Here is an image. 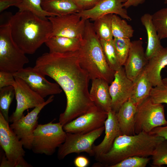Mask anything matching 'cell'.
I'll return each instance as SVG.
<instances>
[{
	"label": "cell",
	"mask_w": 167,
	"mask_h": 167,
	"mask_svg": "<svg viewBox=\"0 0 167 167\" xmlns=\"http://www.w3.org/2000/svg\"><path fill=\"white\" fill-rule=\"evenodd\" d=\"M52 27L50 36H59L82 39L86 20L77 13L47 17Z\"/></svg>",
	"instance_id": "obj_11"
},
{
	"label": "cell",
	"mask_w": 167,
	"mask_h": 167,
	"mask_svg": "<svg viewBox=\"0 0 167 167\" xmlns=\"http://www.w3.org/2000/svg\"><path fill=\"white\" fill-rule=\"evenodd\" d=\"M82 40V39L52 36L49 38L45 44L49 48V52L64 53L78 51Z\"/></svg>",
	"instance_id": "obj_22"
},
{
	"label": "cell",
	"mask_w": 167,
	"mask_h": 167,
	"mask_svg": "<svg viewBox=\"0 0 167 167\" xmlns=\"http://www.w3.org/2000/svg\"><path fill=\"white\" fill-rule=\"evenodd\" d=\"M143 44L140 40L131 41L128 56L124 66L127 76L133 82L143 72L148 61Z\"/></svg>",
	"instance_id": "obj_17"
},
{
	"label": "cell",
	"mask_w": 167,
	"mask_h": 167,
	"mask_svg": "<svg viewBox=\"0 0 167 167\" xmlns=\"http://www.w3.org/2000/svg\"><path fill=\"white\" fill-rule=\"evenodd\" d=\"M92 80L89 92L91 99L97 107L108 113L111 110L112 100L109 92V84L101 79Z\"/></svg>",
	"instance_id": "obj_20"
},
{
	"label": "cell",
	"mask_w": 167,
	"mask_h": 167,
	"mask_svg": "<svg viewBox=\"0 0 167 167\" xmlns=\"http://www.w3.org/2000/svg\"><path fill=\"white\" fill-rule=\"evenodd\" d=\"M7 22L13 40L25 54H34L52 32V25L47 18H41L29 11H18Z\"/></svg>",
	"instance_id": "obj_2"
},
{
	"label": "cell",
	"mask_w": 167,
	"mask_h": 167,
	"mask_svg": "<svg viewBox=\"0 0 167 167\" xmlns=\"http://www.w3.org/2000/svg\"><path fill=\"white\" fill-rule=\"evenodd\" d=\"M164 3L165 4H167V0H164Z\"/></svg>",
	"instance_id": "obj_42"
},
{
	"label": "cell",
	"mask_w": 167,
	"mask_h": 167,
	"mask_svg": "<svg viewBox=\"0 0 167 167\" xmlns=\"http://www.w3.org/2000/svg\"><path fill=\"white\" fill-rule=\"evenodd\" d=\"M137 105L130 99L120 108L116 115L122 135H132L135 132V116Z\"/></svg>",
	"instance_id": "obj_21"
},
{
	"label": "cell",
	"mask_w": 167,
	"mask_h": 167,
	"mask_svg": "<svg viewBox=\"0 0 167 167\" xmlns=\"http://www.w3.org/2000/svg\"><path fill=\"white\" fill-rule=\"evenodd\" d=\"M114 46L120 65L124 66L128 58L131 41L129 38H114Z\"/></svg>",
	"instance_id": "obj_32"
},
{
	"label": "cell",
	"mask_w": 167,
	"mask_h": 167,
	"mask_svg": "<svg viewBox=\"0 0 167 167\" xmlns=\"http://www.w3.org/2000/svg\"><path fill=\"white\" fill-rule=\"evenodd\" d=\"M167 125L164 107L154 103L149 96L137 106L135 116V132H150L155 127Z\"/></svg>",
	"instance_id": "obj_8"
},
{
	"label": "cell",
	"mask_w": 167,
	"mask_h": 167,
	"mask_svg": "<svg viewBox=\"0 0 167 167\" xmlns=\"http://www.w3.org/2000/svg\"><path fill=\"white\" fill-rule=\"evenodd\" d=\"M34 67L54 79L64 91L66 106L59 118L63 126L96 107L88 91L90 79L79 64L78 51L44 53L37 59Z\"/></svg>",
	"instance_id": "obj_1"
},
{
	"label": "cell",
	"mask_w": 167,
	"mask_h": 167,
	"mask_svg": "<svg viewBox=\"0 0 167 167\" xmlns=\"http://www.w3.org/2000/svg\"><path fill=\"white\" fill-rule=\"evenodd\" d=\"M106 61L114 71L121 67L115 51L113 39L110 40H100Z\"/></svg>",
	"instance_id": "obj_29"
},
{
	"label": "cell",
	"mask_w": 167,
	"mask_h": 167,
	"mask_svg": "<svg viewBox=\"0 0 167 167\" xmlns=\"http://www.w3.org/2000/svg\"><path fill=\"white\" fill-rule=\"evenodd\" d=\"M21 2V0H0V12L11 6L16 7Z\"/></svg>",
	"instance_id": "obj_38"
},
{
	"label": "cell",
	"mask_w": 167,
	"mask_h": 167,
	"mask_svg": "<svg viewBox=\"0 0 167 167\" xmlns=\"http://www.w3.org/2000/svg\"><path fill=\"white\" fill-rule=\"evenodd\" d=\"M15 96L13 86H6L0 89V113L8 122L9 107Z\"/></svg>",
	"instance_id": "obj_30"
},
{
	"label": "cell",
	"mask_w": 167,
	"mask_h": 167,
	"mask_svg": "<svg viewBox=\"0 0 167 167\" xmlns=\"http://www.w3.org/2000/svg\"><path fill=\"white\" fill-rule=\"evenodd\" d=\"M13 86L15 92L16 106L9 117V122L13 123L19 119L27 109L34 108L45 102L44 98L32 89L21 78L15 76Z\"/></svg>",
	"instance_id": "obj_12"
},
{
	"label": "cell",
	"mask_w": 167,
	"mask_h": 167,
	"mask_svg": "<svg viewBox=\"0 0 167 167\" xmlns=\"http://www.w3.org/2000/svg\"><path fill=\"white\" fill-rule=\"evenodd\" d=\"M113 14L105 15L94 21L93 26L99 39L106 40L113 39L112 30V19Z\"/></svg>",
	"instance_id": "obj_26"
},
{
	"label": "cell",
	"mask_w": 167,
	"mask_h": 167,
	"mask_svg": "<svg viewBox=\"0 0 167 167\" xmlns=\"http://www.w3.org/2000/svg\"><path fill=\"white\" fill-rule=\"evenodd\" d=\"M149 96L155 103L167 104V78L162 79L160 84L152 88Z\"/></svg>",
	"instance_id": "obj_34"
},
{
	"label": "cell",
	"mask_w": 167,
	"mask_h": 167,
	"mask_svg": "<svg viewBox=\"0 0 167 167\" xmlns=\"http://www.w3.org/2000/svg\"><path fill=\"white\" fill-rule=\"evenodd\" d=\"M152 156L153 166L167 165V139H165L158 145Z\"/></svg>",
	"instance_id": "obj_33"
},
{
	"label": "cell",
	"mask_w": 167,
	"mask_h": 167,
	"mask_svg": "<svg viewBox=\"0 0 167 167\" xmlns=\"http://www.w3.org/2000/svg\"><path fill=\"white\" fill-rule=\"evenodd\" d=\"M74 163L76 167H86L89 164L88 159L83 156H79L74 159Z\"/></svg>",
	"instance_id": "obj_40"
},
{
	"label": "cell",
	"mask_w": 167,
	"mask_h": 167,
	"mask_svg": "<svg viewBox=\"0 0 167 167\" xmlns=\"http://www.w3.org/2000/svg\"><path fill=\"white\" fill-rule=\"evenodd\" d=\"M25 54L11 36L8 22L0 26V71L13 74L24 68L29 62Z\"/></svg>",
	"instance_id": "obj_6"
},
{
	"label": "cell",
	"mask_w": 167,
	"mask_h": 167,
	"mask_svg": "<svg viewBox=\"0 0 167 167\" xmlns=\"http://www.w3.org/2000/svg\"><path fill=\"white\" fill-rule=\"evenodd\" d=\"M54 97V95H50L43 103L33 108L26 115L24 114L10 125L24 148L31 150L34 133L38 125V115L45 106L53 101Z\"/></svg>",
	"instance_id": "obj_10"
},
{
	"label": "cell",
	"mask_w": 167,
	"mask_h": 167,
	"mask_svg": "<svg viewBox=\"0 0 167 167\" xmlns=\"http://www.w3.org/2000/svg\"><path fill=\"white\" fill-rule=\"evenodd\" d=\"M112 30L113 38L130 39L133 36L134 33L132 27L116 14L112 16Z\"/></svg>",
	"instance_id": "obj_27"
},
{
	"label": "cell",
	"mask_w": 167,
	"mask_h": 167,
	"mask_svg": "<svg viewBox=\"0 0 167 167\" xmlns=\"http://www.w3.org/2000/svg\"><path fill=\"white\" fill-rule=\"evenodd\" d=\"M165 139L159 136L142 131L132 135L117 137L109 151L96 160L93 167H111L130 156H152L155 149Z\"/></svg>",
	"instance_id": "obj_3"
},
{
	"label": "cell",
	"mask_w": 167,
	"mask_h": 167,
	"mask_svg": "<svg viewBox=\"0 0 167 167\" xmlns=\"http://www.w3.org/2000/svg\"><path fill=\"white\" fill-rule=\"evenodd\" d=\"M15 82V79L13 74L0 71V89L5 87L13 86Z\"/></svg>",
	"instance_id": "obj_36"
},
{
	"label": "cell",
	"mask_w": 167,
	"mask_h": 167,
	"mask_svg": "<svg viewBox=\"0 0 167 167\" xmlns=\"http://www.w3.org/2000/svg\"><path fill=\"white\" fill-rule=\"evenodd\" d=\"M81 11L88 10L94 7L101 0H73Z\"/></svg>",
	"instance_id": "obj_37"
},
{
	"label": "cell",
	"mask_w": 167,
	"mask_h": 167,
	"mask_svg": "<svg viewBox=\"0 0 167 167\" xmlns=\"http://www.w3.org/2000/svg\"><path fill=\"white\" fill-rule=\"evenodd\" d=\"M66 136L59 122L38 124L34 133L31 150L35 154L51 156L63 143Z\"/></svg>",
	"instance_id": "obj_7"
},
{
	"label": "cell",
	"mask_w": 167,
	"mask_h": 167,
	"mask_svg": "<svg viewBox=\"0 0 167 167\" xmlns=\"http://www.w3.org/2000/svg\"><path fill=\"white\" fill-rule=\"evenodd\" d=\"M134 82L126 76L124 67L115 71L114 78L109 86L111 98V110L117 113L121 106L131 97Z\"/></svg>",
	"instance_id": "obj_15"
},
{
	"label": "cell",
	"mask_w": 167,
	"mask_h": 167,
	"mask_svg": "<svg viewBox=\"0 0 167 167\" xmlns=\"http://www.w3.org/2000/svg\"><path fill=\"white\" fill-rule=\"evenodd\" d=\"M133 82V92L129 99L138 106L149 96L153 86L144 71Z\"/></svg>",
	"instance_id": "obj_25"
},
{
	"label": "cell",
	"mask_w": 167,
	"mask_h": 167,
	"mask_svg": "<svg viewBox=\"0 0 167 167\" xmlns=\"http://www.w3.org/2000/svg\"><path fill=\"white\" fill-rule=\"evenodd\" d=\"M150 160L148 157L132 156L126 158L111 167H145Z\"/></svg>",
	"instance_id": "obj_35"
},
{
	"label": "cell",
	"mask_w": 167,
	"mask_h": 167,
	"mask_svg": "<svg viewBox=\"0 0 167 167\" xmlns=\"http://www.w3.org/2000/svg\"><path fill=\"white\" fill-rule=\"evenodd\" d=\"M105 129L104 126L86 133H66L65 141L58 148L57 157L62 160L72 153H87L93 156L92 147L95 141L102 134Z\"/></svg>",
	"instance_id": "obj_9"
},
{
	"label": "cell",
	"mask_w": 167,
	"mask_h": 167,
	"mask_svg": "<svg viewBox=\"0 0 167 167\" xmlns=\"http://www.w3.org/2000/svg\"><path fill=\"white\" fill-rule=\"evenodd\" d=\"M79 63L90 79H101L110 84L115 71L105 59L100 39L89 19L86 20L81 44L78 51Z\"/></svg>",
	"instance_id": "obj_4"
},
{
	"label": "cell",
	"mask_w": 167,
	"mask_h": 167,
	"mask_svg": "<svg viewBox=\"0 0 167 167\" xmlns=\"http://www.w3.org/2000/svg\"><path fill=\"white\" fill-rule=\"evenodd\" d=\"M13 75L23 80L32 89L44 98L49 95L60 94L62 92L57 83L48 81L45 76L34 67L23 68Z\"/></svg>",
	"instance_id": "obj_13"
},
{
	"label": "cell",
	"mask_w": 167,
	"mask_h": 167,
	"mask_svg": "<svg viewBox=\"0 0 167 167\" xmlns=\"http://www.w3.org/2000/svg\"><path fill=\"white\" fill-rule=\"evenodd\" d=\"M149 133L156 135L167 139V125L165 126H160L153 129Z\"/></svg>",
	"instance_id": "obj_39"
},
{
	"label": "cell",
	"mask_w": 167,
	"mask_h": 167,
	"mask_svg": "<svg viewBox=\"0 0 167 167\" xmlns=\"http://www.w3.org/2000/svg\"><path fill=\"white\" fill-rule=\"evenodd\" d=\"M41 2V0H21V2L16 7L19 11H29L43 18L54 16L42 9Z\"/></svg>",
	"instance_id": "obj_31"
},
{
	"label": "cell",
	"mask_w": 167,
	"mask_h": 167,
	"mask_svg": "<svg viewBox=\"0 0 167 167\" xmlns=\"http://www.w3.org/2000/svg\"><path fill=\"white\" fill-rule=\"evenodd\" d=\"M41 6L45 11L54 16L75 13L80 11L73 0H48L42 2Z\"/></svg>",
	"instance_id": "obj_24"
},
{
	"label": "cell",
	"mask_w": 167,
	"mask_h": 167,
	"mask_svg": "<svg viewBox=\"0 0 167 167\" xmlns=\"http://www.w3.org/2000/svg\"><path fill=\"white\" fill-rule=\"evenodd\" d=\"M108 113L97 107L63 126L66 133H86L104 126Z\"/></svg>",
	"instance_id": "obj_14"
},
{
	"label": "cell",
	"mask_w": 167,
	"mask_h": 167,
	"mask_svg": "<svg viewBox=\"0 0 167 167\" xmlns=\"http://www.w3.org/2000/svg\"><path fill=\"white\" fill-rule=\"evenodd\" d=\"M152 16L149 13H145L140 18L141 22L145 28L147 35L148 43L145 54L148 60L162 47L152 24Z\"/></svg>",
	"instance_id": "obj_23"
},
{
	"label": "cell",
	"mask_w": 167,
	"mask_h": 167,
	"mask_svg": "<svg viewBox=\"0 0 167 167\" xmlns=\"http://www.w3.org/2000/svg\"><path fill=\"white\" fill-rule=\"evenodd\" d=\"M152 16V22L160 40L167 38V7L155 12Z\"/></svg>",
	"instance_id": "obj_28"
},
{
	"label": "cell",
	"mask_w": 167,
	"mask_h": 167,
	"mask_svg": "<svg viewBox=\"0 0 167 167\" xmlns=\"http://www.w3.org/2000/svg\"><path fill=\"white\" fill-rule=\"evenodd\" d=\"M47 0H41V1L42 2H43V1H46Z\"/></svg>",
	"instance_id": "obj_43"
},
{
	"label": "cell",
	"mask_w": 167,
	"mask_h": 167,
	"mask_svg": "<svg viewBox=\"0 0 167 167\" xmlns=\"http://www.w3.org/2000/svg\"><path fill=\"white\" fill-rule=\"evenodd\" d=\"M127 0H101L92 8L82 10L77 13L83 19H90L94 21L102 16L109 14L118 15L123 19L131 21L132 19L123 6V3Z\"/></svg>",
	"instance_id": "obj_16"
},
{
	"label": "cell",
	"mask_w": 167,
	"mask_h": 167,
	"mask_svg": "<svg viewBox=\"0 0 167 167\" xmlns=\"http://www.w3.org/2000/svg\"><path fill=\"white\" fill-rule=\"evenodd\" d=\"M105 135L102 141L92 147L93 156L95 159L108 152L111 148L116 138L122 135L116 113L112 110L108 112L105 123Z\"/></svg>",
	"instance_id": "obj_18"
},
{
	"label": "cell",
	"mask_w": 167,
	"mask_h": 167,
	"mask_svg": "<svg viewBox=\"0 0 167 167\" xmlns=\"http://www.w3.org/2000/svg\"><path fill=\"white\" fill-rule=\"evenodd\" d=\"M0 113V145L5 152L0 167H31L24 159L25 151L20 140Z\"/></svg>",
	"instance_id": "obj_5"
},
{
	"label": "cell",
	"mask_w": 167,
	"mask_h": 167,
	"mask_svg": "<svg viewBox=\"0 0 167 167\" xmlns=\"http://www.w3.org/2000/svg\"><path fill=\"white\" fill-rule=\"evenodd\" d=\"M167 65V47H162L150 58L144 71L153 87L160 84L162 82L161 72Z\"/></svg>",
	"instance_id": "obj_19"
},
{
	"label": "cell",
	"mask_w": 167,
	"mask_h": 167,
	"mask_svg": "<svg viewBox=\"0 0 167 167\" xmlns=\"http://www.w3.org/2000/svg\"><path fill=\"white\" fill-rule=\"evenodd\" d=\"M146 0H127L123 3L124 7L126 9L131 6H137L143 3Z\"/></svg>",
	"instance_id": "obj_41"
}]
</instances>
